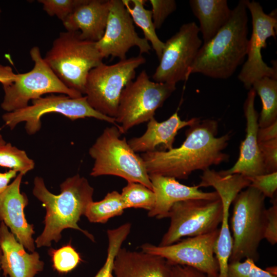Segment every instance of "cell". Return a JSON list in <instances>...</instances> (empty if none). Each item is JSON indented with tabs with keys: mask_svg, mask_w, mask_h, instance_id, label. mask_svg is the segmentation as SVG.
<instances>
[{
	"mask_svg": "<svg viewBox=\"0 0 277 277\" xmlns=\"http://www.w3.org/2000/svg\"><path fill=\"white\" fill-rule=\"evenodd\" d=\"M218 127L215 120H200L186 131V139L180 147L143 153L141 156L149 175L186 180L195 170L204 171L227 161L229 156L223 150L230 135L217 137Z\"/></svg>",
	"mask_w": 277,
	"mask_h": 277,
	"instance_id": "obj_1",
	"label": "cell"
},
{
	"mask_svg": "<svg viewBox=\"0 0 277 277\" xmlns=\"http://www.w3.org/2000/svg\"><path fill=\"white\" fill-rule=\"evenodd\" d=\"M59 194H54L47 189L42 177L36 176L34 180L33 194L46 210L44 230L35 241L38 248L50 246L52 241L58 242L62 231L67 228L79 230L94 241V236L77 224L93 201V188L85 177L77 174L63 182Z\"/></svg>",
	"mask_w": 277,
	"mask_h": 277,
	"instance_id": "obj_2",
	"label": "cell"
},
{
	"mask_svg": "<svg viewBox=\"0 0 277 277\" xmlns=\"http://www.w3.org/2000/svg\"><path fill=\"white\" fill-rule=\"evenodd\" d=\"M247 0L240 1L228 23L202 44L187 74L200 73L215 79L231 77L244 62L249 39Z\"/></svg>",
	"mask_w": 277,
	"mask_h": 277,
	"instance_id": "obj_3",
	"label": "cell"
},
{
	"mask_svg": "<svg viewBox=\"0 0 277 277\" xmlns=\"http://www.w3.org/2000/svg\"><path fill=\"white\" fill-rule=\"evenodd\" d=\"M79 31L61 32L44 60L69 88L85 94L90 71L103 63L96 42L82 39Z\"/></svg>",
	"mask_w": 277,
	"mask_h": 277,
	"instance_id": "obj_4",
	"label": "cell"
},
{
	"mask_svg": "<svg viewBox=\"0 0 277 277\" xmlns=\"http://www.w3.org/2000/svg\"><path fill=\"white\" fill-rule=\"evenodd\" d=\"M265 197L249 186L236 196L231 219L232 247L229 263L259 259V247L264 239L266 224Z\"/></svg>",
	"mask_w": 277,
	"mask_h": 277,
	"instance_id": "obj_5",
	"label": "cell"
},
{
	"mask_svg": "<svg viewBox=\"0 0 277 277\" xmlns=\"http://www.w3.org/2000/svg\"><path fill=\"white\" fill-rule=\"evenodd\" d=\"M117 126L106 128L90 148L94 163L90 175H115L141 183L153 190L145 163L130 147Z\"/></svg>",
	"mask_w": 277,
	"mask_h": 277,
	"instance_id": "obj_6",
	"label": "cell"
},
{
	"mask_svg": "<svg viewBox=\"0 0 277 277\" xmlns=\"http://www.w3.org/2000/svg\"><path fill=\"white\" fill-rule=\"evenodd\" d=\"M141 55L112 65L102 63L89 72L85 94L89 104L96 111L115 118L119 101L125 87L135 77L136 69L146 63Z\"/></svg>",
	"mask_w": 277,
	"mask_h": 277,
	"instance_id": "obj_7",
	"label": "cell"
},
{
	"mask_svg": "<svg viewBox=\"0 0 277 277\" xmlns=\"http://www.w3.org/2000/svg\"><path fill=\"white\" fill-rule=\"evenodd\" d=\"M34 62L30 71L16 74L14 81L2 85L4 91L2 108L7 112L28 106L29 101L37 99L47 93H62L71 97L82 96L79 92L67 87L54 74L42 57L39 47L30 51Z\"/></svg>",
	"mask_w": 277,
	"mask_h": 277,
	"instance_id": "obj_8",
	"label": "cell"
},
{
	"mask_svg": "<svg viewBox=\"0 0 277 277\" xmlns=\"http://www.w3.org/2000/svg\"><path fill=\"white\" fill-rule=\"evenodd\" d=\"M176 90V84L150 80L142 70L134 81L123 89L119 101L116 122L122 133L154 117L156 110Z\"/></svg>",
	"mask_w": 277,
	"mask_h": 277,
	"instance_id": "obj_9",
	"label": "cell"
},
{
	"mask_svg": "<svg viewBox=\"0 0 277 277\" xmlns=\"http://www.w3.org/2000/svg\"><path fill=\"white\" fill-rule=\"evenodd\" d=\"M49 113L61 114L71 120L93 117L116 125L115 118L105 115L91 107L86 96L73 98L65 94H51L33 100L31 105L6 112L2 118L11 130L20 123L25 122L27 133L33 135L41 129V117Z\"/></svg>",
	"mask_w": 277,
	"mask_h": 277,
	"instance_id": "obj_10",
	"label": "cell"
},
{
	"mask_svg": "<svg viewBox=\"0 0 277 277\" xmlns=\"http://www.w3.org/2000/svg\"><path fill=\"white\" fill-rule=\"evenodd\" d=\"M167 217L170 223L160 246L174 244L185 236L206 234L218 229L222 219V204L215 200L190 199L177 202Z\"/></svg>",
	"mask_w": 277,
	"mask_h": 277,
	"instance_id": "obj_11",
	"label": "cell"
},
{
	"mask_svg": "<svg viewBox=\"0 0 277 277\" xmlns=\"http://www.w3.org/2000/svg\"><path fill=\"white\" fill-rule=\"evenodd\" d=\"M199 33L195 22L187 23L164 43L159 64L152 76L153 81L176 84L188 80L189 70L202 45Z\"/></svg>",
	"mask_w": 277,
	"mask_h": 277,
	"instance_id": "obj_12",
	"label": "cell"
},
{
	"mask_svg": "<svg viewBox=\"0 0 277 277\" xmlns=\"http://www.w3.org/2000/svg\"><path fill=\"white\" fill-rule=\"evenodd\" d=\"M219 231L218 228L167 246L145 243L140 248L142 251L163 258L171 265L189 266L210 277H218L219 267L214 247Z\"/></svg>",
	"mask_w": 277,
	"mask_h": 277,
	"instance_id": "obj_13",
	"label": "cell"
},
{
	"mask_svg": "<svg viewBox=\"0 0 277 277\" xmlns=\"http://www.w3.org/2000/svg\"><path fill=\"white\" fill-rule=\"evenodd\" d=\"M247 7L251 15L252 30L248 41L247 58L238 78L249 90L255 81L264 77L277 80L276 62L272 67L268 66L261 54L262 49L267 47V39L276 37L277 19L272 13L266 14L259 2L247 1Z\"/></svg>",
	"mask_w": 277,
	"mask_h": 277,
	"instance_id": "obj_14",
	"label": "cell"
},
{
	"mask_svg": "<svg viewBox=\"0 0 277 277\" xmlns=\"http://www.w3.org/2000/svg\"><path fill=\"white\" fill-rule=\"evenodd\" d=\"M96 46L103 58L111 56L126 59L129 50L137 47L140 55L151 49L149 42L138 36L133 22L122 0H109V12L106 29Z\"/></svg>",
	"mask_w": 277,
	"mask_h": 277,
	"instance_id": "obj_15",
	"label": "cell"
},
{
	"mask_svg": "<svg viewBox=\"0 0 277 277\" xmlns=\"http://www.w3.org/2000/svg\"><path fill=\"white\" fill-rule=\"evenodd\" d=\"M255 91L251 88L244 104L246 121V136L240 147V155L229 169L219 171L222 175L240 174L253 176L266 174L261 158L257 138L259 114L255 108Z\"/></svg>",
	"mask_w": 277,
	"mask_h": 277,
	"instance_id": "obj_16",
	"label": "cell"
},
{
	"mask_svg": "<svg viewBox=\"0 0 277 277\" xmlns=\"http://www.w3.org/2000/svg\"><path fill=\"white\" fill-rule=\"evenodd\" d=\"M24 174L19 173L14 181L0 193V221L10 229L16 240L28 251L35 250L33 225L29 224L24 215L28 199L20 191Z\"/></svg>",
	"mask_w": 277,
	"mask_h": 277,
	"instance_id": "obj_17",
	"label": "cell"
},
{
	"mask_svg": "<svg viewBox=\"0 0 277 277\" xmlns=\"http://www.w3.org/2000/svg\"><path fill=\"white\" fill-rule=\"evenodd\" d=\"M153 191L155 195L153 208L148 212L151 217L166 218L171 207L176 203L190 199L215 200L220 198L217 193L204 192L198 185L189 186L176 179L157 174L149 175Z\"/></svg>",
	"mask_w": 277,
	"mask_h": 277,
	"instance_id": "obj_18",
	"label": "cell"
},
{
	"mask_svg": "<svg viewBox=\"0 0 277 277\" xmlns=\"http://www.w3.org/2000/svg\"><path fill=\"white\" fill-rule=\"evenodd\" d=\"M1 268L5 277H34L42 271L44 263L35 251L27 253L6 225L0 224Z\"/></svg>",
	"mask_w": 277,
	"mask_h": 277,
	"instance_id": "obj_19",
	"label": "cell"
},
{
	"mask_svg": "<svg viewBox=\"0 0 277 277\" xmlns=\"http://www.w3.org/2000/svg\"><path fill=\"white\" fill-rule=\"evenodd\" d=\"M109 12V0H84L62 22L68 31H79L85 41L97 42L103 37Z\"/></svg>",
	"mask_w": 277,
	"mask_h": 277,
	"instance_id": "obj_20",
	"label": "cell"
},
{
	"mask_svg": "<svg viewBox=\"0 0 277 277\" xmlns=\"http://www.w3.org/2000/svg\"><path fill=\"white\" fill-rule=\"evenodd\" d=\"M200 120L193 117L188 121H183L175 112L167 120L159 122L154 117L147 124L145 132L141 136L134 137L127 142L135 152H149L157 150L167 151L172 149L173 144L178 131L186 126H191Z\"/></svg>",
	"mask_w": 277,
	"mask_h": 277,
	"instance_id": "obj_21",
	"label": "cell"
},
{
	"mask_svg": "<svg viewBox=\"0 0 277 277\" xmlns=\"http://www.w3.org/2000/svg\"><path fill=\"white\" fill-rule=\"evenodd\" d=\"M171 264L160 256L121 248L114 262V277H171Z\"/></svg>",
	"mask_w": 277,
	"mask_h": 277,
	"instance_id": "obj_22",
	"label": "cell"
},
{
	"mask_svg": "<svg viewBox=\"0 0 277 277\" xmlns=\"http://www.w3.org/2000/svg\"><path fill=\"white\" fill-rule=\"evenodd\" d=\"M189 5L199 21L203 44L216 34L228 23L232 14L226 0H190Z\"/></svg>",
	"mask_w": 277,
	"mask_h": 277,
	"instance_id": "obj_23",
	"label": "cell"
},
{
	"mask_svg": "<svg viewBox=\"0 0 277 277\" xmlns=\"http://www.w3.org/2000/svg\"><path fill=\"white\" fill-rule=\"evenodd\" d=\"M131 18L142 30L144 38L151 45L159 60L160 59L164 47V43L158 37L154 25L152 12L144 7L146 1L122 0Z\"/></svg>",
	"mask_w": 277,
	"mask_h": 277,
	"instance_id": "obj_24",
	"label": "cell"
},
{
	"mask_svg": "<svg viewBox=\"0 0 277 277\" xmlns=\"http://www.w3.org/2000/svg\"><path fill=\"white\" fill-rule=\"evenodd\" d=\"M260 96L262 108L258 119L259 128L277 121V80L264 77L255 81L252 88Z\"/></svg>",
	"mask_w": 277,
	"mask_h": 277,
	"instance_id": "obj_25",
	"label": "cell"
},
{
	"mask_svg": "<svg viewBox=\"0 0 277 277\" xmlns=\"http://www.w3.org/2000/svg\"><path fill=\"white\" fill-rule=\"evenodd\" d=\"M125 209L121 193L112 191L101 201L91 202L84 215L90 222L106 223L110 219L122 214Z\"/></svg>",
	"mask_w": 277,
	"mask_h": 277,
	"instance_id": "obj_26",
	"label": "cell"
},
{
	"mask_svg": "<svg viewBox=\"0 0 277 277\" xmlns=\"http://www.w3.org/2000/svg\"><path fill=\"white\" fill-rule=\"evenodd\" d=\"M131 228V224L126 223L116 228L107 230L108 246L107 258L102 267L94 277H114L113 265L115 256L129 234Z\"/></svg>",
	"mask_w": 277,
	"mask_h": 277,
	"instance_id": "obj_27",
	"label": "cell"
},
{
	"mask_svg": "<svg viewBox=\"0 0 277 277\" xmlns=\"http://www.w3.org/2000/svg\"><path fill=\"white\" fill-rule=\"evenodd\" d=\"M125 209L141 208L150 211L155 203L153 190L136 182H128L121 193Z\"/></svg>",
	"mask_w": 277,
	"mask_h": 277,
	"instance_id": "obj_28",
	"label": "cell"
},
{
	"mask_svg": "<svg viewBox=\"0 0 277 277\" xmlns=\"http://www.w3.org/2000/svg\"><path fill=\"white\" fill-rule=\"evenodd\" d=\"M34 166V162L24 150L12 146L10 143L0 146V166L25 175L32 170Z\"/></svg>",
	"mask_w": 277,
	"mask_h": 277,
	"instance_id": "obj_29",
	"label": "cell"
},
{
	"mask_svg": "<svg viewBox=\"0 0 277 277\" xmlns=\"http://www.w3.org/2000/svg\"><path fill=\"white\" fill-rule=\"evenodd\" d=\"M50 254L53 268L60 273H67L71 271L81 261L78 253L69 244L58 249H52Z\"/></svg>",
	"mask_w": 277,
	"mask_h": 277,
	"instance_id": "obj_30",
	"label": "cell"
},
{
	"mask_svg": "<svg viewBox=\"0 0 277 277\" xmlns=\"http://www.w3.org/2000/svg\"><path fill=\"white\" fill-rule=\"evenodd\" d=\"M227 277H277L258 266L251 259L229 263Z\"/></svg>",
	"mask_w": 277,
	"mask_h": 277,
	"instance_id": "obj_31",
	"label": "cell"
},
{
	"mask_svg": "<svg viewBox=\"0 0 277 277\" xmlns=\"http://www.w3.org/2000/svg\"><path fill=\"white\" fill-rule=\"evenodd\" d=\"M50 16H56L63 22L84 0H38Z\"/></svg>",
	"mask_w": 277,
	"mask_h": 277,
	"instance_id": "obj_32",
	"label": "cell"
},
{
	"mask_svg": "<svg viewBox=\"0 0 277 277\" xmlns=\"http://www.w3.org/2000/svg\"><path fill=\"white\" fill-rule=\"evenodd\" d=\"M250 186L260 192L266 197L272 199L277 189V172L247 177Z\"/></svg>",
	"mask_w": 277,
	"mask_h": 277,
	"instance_id": "obj_33",
	"label": "cell"
},
{
	"mask_svg": "<svg viewBox=\"0 0 277 277\" xmlns=\"http://www.w3.org/2000/svg\"><path fill=\"white\" fill-rule=\"evenodd\" d=\"M152 20L155 29H160L166 19L176 9L174 0H150Z\"/></svg>",
	"mask_w": 277,
	"mask_h": 277,
	"instance_id": "obj_34",
	"label": "cell"
},
{
	"mask_svg": "<svg viewBox=\"0 0 277 277\" xmlns=\"http://www.w3.org/2000/svg\"><path fill=\"white\" fill-rule=\"evenodd\" d=\"M266 173L277 172V138L259 143Z\"/></svg>",
	"mask_w": 277,
	"mask_h": 277,
	"instance_id": "obj_35",
	"label": "cell"
},
{
	"mask_svg": "<svg viewBox=\"0 0 277 277\" xmlns=\"http://www.w3.org/2000/svg\"><path fill=\"white\" fill-rule=\"evenodd\" d=\"M272 205L266 210V224L264 239L271 245L277 243V200L271 199Z\"/></svg>",
	"mask_w": 277,
	"mask_h": 277,
	"instance_id": "obj_36",
	"label": "cell"
},
{
	"mask_svg": "<svg viewBox=\"0 0 277 277\" xmlns=\"http://www.w3.org/2000/svg\"><path fill=\"white\" fill-rule=\"evenodd\" d=\"M171 277H210L194 268L181 265H171Z\"/></svg>",
	"mask_w": 277,
	"mask_h": 277,
	"instance_id": "obj_37",
	"label": "cell"
},
{
	"mask_svg": "<svg viewBox=\"0 0 277 277\" xmlns=\"http://www.w3.org/2000/svg\"><path fill=\"white\" fill-rule=\"evenodd\" d=\"M258 143L277 138V121L269 126L259 128L257 133Z\"/></svg>",
	"mask_w": 277,
	"mask_h": 277,
	"instance_id": "obj_38",
	"label": "cell"
},
{
	"mask_svg": "<svg viewBox=\"0 0 277 277\" xmlns=\"http://www.w3.org/2000/svg\"><path fill=\"white\" fill-rule=\"evenodd\" d=\"M16 76L11 67L0 64V83L2 85L12 83Z\"/></svg>",
	"mask_w": 277,
	"mask_h": 277,
	"instance_id": "obj_39",
	"label": "cell"
},
{
	"mask_svg": "<svg viewBox=\"0 0 277 277\" xmlns=\"http://www.w3.org/2000/svg\"><path fill=\"white\" fill-rule=\"evenodd\" d=\"M16 174L17 172L13 170H10L4 173L0 172V193L6 189L11 180L15 178Z\"/></svg>",
	"mask_w": 277,
	"mask_h": 277,
	"instance_id": "obj_40",
	"label": "cell"
},
{
	"mask_svg": "<svg viewBox=\"0 0 277 277\" xmlns=\"http://www.w3.org/2000/svg\"><path fill=\"white\" fill-rule=\"evenodd\" d=\"M266 270H267L268 272H269L271 274L277 276V271H276V266H271V267H267L266 269Z\"/></svg>",
	"mask_w": 277,
	"mask_h": 277,
	"instance_id": "obj_41",
	"label": "cell"
},
{
	"mask_svg": "<svg viewBox=\"0 0 277 277\" xmlns=\"http://www.w3.org/2000/svg\"><path fill=\"white\" fill-rule=\"evenodd\" d=\"M6 143V142L3 138V136L0 134V146L5 144Z\"/></svg>",
	"mask_w": 277,
	"mask_h": 277,
	"instance_id": "obj_42",
	"label": "cell"
},
{
	"mask_svg": "<svg viewBox=\"0 0 277 277\" xmlns=\"http://www.w3.org/2000/svg\"><path fill=\"white\" fill-rule=\"evenodd\" d=\"M1 256H2V250H1V247H0V269H1Z\"/></svg>",
	"mask_w": 277,
	"mask_h": 277,
	"instance_id": "obj_43",
	"label": "cell"
},
{
	"mask_svg": "<svg viewBox=\"0 0 277 277\" xmlns=\"http://www.w3.org/2000/svg\"><path fill=\"white\" fill-rule=\"evenodd\" d=\"M1 12H2V10H1V9L0 8V19H1Z\"/></svg>",
	"mask_w": 277,
	"mask_h": 277,
	"instance_id": "obj_44",
	"label": "cell"
}]
</instances>
